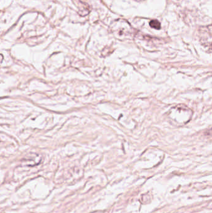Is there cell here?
Returning a JSON list of instances; mask_svg holds the SVG:
<instances>
[{
    "mask_svg": "<svg viewBox=\"0 0 212 213\" xmlns=\"http://www.w3.org/2000/svg\"><path fill=\"white\" fill-rule=\"evenodd\" d=\"M151 27L156 29H159L161 28V24L157 20H152L149 23Z\"/></svg>",
    "mask_w": 212,
    "mask_h": 213,
    "instance_id": "6da1fadb",
    "label": "cell"
}]
</instances>
